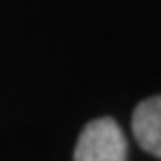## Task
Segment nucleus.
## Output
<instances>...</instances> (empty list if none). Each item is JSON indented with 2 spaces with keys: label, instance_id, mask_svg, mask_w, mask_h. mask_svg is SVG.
<instances>
[{
  "label": "nucleus",
  "instance_id": "1",
  "mask_svg": "<svg viewBox=\"0 0 161 161\" xmlns=\"http://www.w3.org/2000/svg\"><path fill=\"white\" fill-rule=\"evenodd\" d=\"M74 161H128V143L116 121H90L76 141Z\"/></svg>",
  "mask_w": 161,
  "mask_h": 161
},
{
  "label": "nucleus",
  "instance_id": "2",
  "mask_svg": "<svg viewBox=\"0 0 161 161\" xmlns=\"http://www.w3.org/2000/svg\"><path fill=\"white\" fill-rule=\"evenodd\" d=\"M132 132L146 152L161 159V96H150L134 108Z\"/></svg>",
  "mask_w": 161,
  "mask_h": 161
}]
</instances>
